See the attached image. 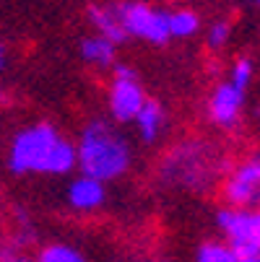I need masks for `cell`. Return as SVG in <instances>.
I'll use <instances>...</instances> for the list:
<instances>
[{
  "label": "cell",
  "instance_id": "1",
  "mask_svg": "<svg viewBox=\"0 0 260 262\" xmlns=\"http://www.w3.org/2000/svg\"><path fill=\"white\" fill-rule=\"evenodd\" d=\"M73 166H76V145L52 125H31L18 130L8 151V169L13 174L60 177Z\"/></svg>",
  "mask_w": 260,
  "mask_h": 262
},
{
  "label": "cell",
  "instance_id": "2",
  "mask_svg": "<svg viewBox=\"0 0 260 262\" xmlns=\"http://www.w3.org/2000/svg\"><path fill=\"white\" fill-rule=\"evenodd\" d=\"M130 143L107 120H91L76 145V166L84 177L112 182L130 169Z\"/></svg>",
  "mask_w": 260,
  "mask_h": 262
},
{
  "label": "cell",
  "instance_id": "3",
  "mask_svg": "<svg viewBox=\"0 0 260 262\" xmlns=\"http://www.w3.org/2000/svg\"><path fill=\"white\" fill-rule=\"evenodd\" d=\"M211 148L203 143H182L167 156L162 177L169 184L203 190L211 179Z\"/></svg>",
  "mask_w": 260,
  "mask_h": 262
},
{
  "label": "cell",
  "instance_id": "4",
  "mask_svg": "<svg viewBox=\"0 0 260 262\" xmlns=\"http://www.w3.org/2000/svg\"><path fill=\"white\" fill-rule=\"evenodd\" d=\"M117 16H120V24L128 34V39L135 36V39L151 42V45H167L172 39L167 13L159 8L128 0V3H117Z\"/></svg>",
  "mask_w": 260,
  "mask_h": 262
},
{
  "label": "cell",
  "instance_id": "5",
  "mask_svg": "<svg viewBox=\"0 0 260 262\" xmlns=\"http://www.w3.org/2000/svg\"><path fill=\"white\" fill-rule=\"evenodd\" d=\"M146 104V91L133 68H115V78L109 83V109L117 122H133Z\"/></svg>",
  "mask_w": 260,
  "mask_h": 262
},
{
  "label": "cell",
  "instance_id": "6",
  "mask_svg": "<svg viewBox=\"0 0 260 262\" xmlns=\"http://www.w3.org/2000/svg\"><path fill=\"white\" fill-rule=\"evenodd\" d=\"M224 198L229 208L260 205V156L239 164L224 182Z\"/></svg>",
  "mask_w": 260,
  "mask_h": 262
},
{
  "label": "cell",
  "instance_id": "7",
  "mask_svg": "<svg viewBox=\"0 0 260 262\" xmlns=\"http://www.w3.org/2000/svg\"><path fill=\"white\" fill-rule=\"evenodd\" d=\"M216 223L229 239V247L237 244H257V218L250 208H224L216 213Z\"/></svg>",
  "mask_w": 260,
  "mask_h": 262
},
{
  "label": "cell",
  "instance_id": "8",
  "mask_svg": "<svg viewBox=\"0 0 260 262\" xmlns=\"http://www.w3.org/2000/svg\"><path fill=\"white\" fill-rule=\"evenodd\" d=\"M242 101H245V91H239L237 86H232L227 81L213 91L211 104H208V115L218 127H234L237 117H239V109H242Z\"/></svg>",
  "mask_w": 260,
  "mask_h": 262
},
{
  "label": "cell",
  "instance_id": "9",
  "mask_svg": "<svg viewBox=\"0 0 260 262\" xmlns=\"http://www.w3.org/2000/svg\"><path fill=\"white\" fill-rule=\"evenodd\" d=\"M107 200V190H104V182L91 179V177H78L73 179L68 187V205L78 213H91L99 210Z\"/></svg>",
  "mask_w": 260,
  "mask_h": 262
},
{
  "label": "cell",
  "instance_id": "10",
  "mask_svg": "<svg viewBox=\"0 0 260 262\" xmlns=\"http://www.w3.org/2000/svg\"><path fill=\"white\" fill-rule=\"evenodd\" d=\"M89 21L96 29V34L104 36V39H109L115 47L128 39V34L120 24V16H117V3H94V6H89Z\"/></svg>",
  "mask_w": 260,
  "mask_h": 262
},
{
  "label": "cell",
  "instance_id": "11",
  "mask_svg": "<svg viewBox=\"0 0 260 262\" xmlns=\"http://www.w3.org/2000/svg\"><path fill=\"white\" fill-rule=\"evenodd\" d=\"M133 122H135L138 135H141L143 143H156L159 135H162V130H164V109H162V104L146 99L143 109L138 112V117Z\"/></svg>",
  "mask_w": 260,
  "mask_h": 262
},
{
  "label": "cell",
  "instance_id": "12",
  "mask_svg": "<svg viewBox=\"0 0 260 262\" xmlns=\"http://www.w3.org/2000/svg\"><path fill=\"white\" fill-rule=\"evenodd\" d=\"M78 52L86 62L96 65V68H107V65H112L115 60V45L104 39V36H86V39H81L78 45Z\"/></svg>",
  "mask_w": 260,
  "mask_h": 262
},
{
  "label": "cell",
  "instance_id": "13",
  "mask_svg": "<svg viewBox=\"0 0 260 262\" xmlns=\"http://www.w3.org/2000/svg\"><path fill=\"white\" fill-rule=\"evenodd\" d=\"M167 21H169V36H177V39H188V36H193L201 29L198 13L188 11V8L167 13Z\"/></svg>",
  "mask_w": 260,
  "mask_h": 262
},
{
  "label": "cell",
  "instance_id": "14",
  "mask_svg": "<svg viewBox=\"0 0 260 262\" xmlns=\"http://www.w3.org/2000/svg\"><path fill=\"white\" fill-rule=\"evenodd\" d=\"M34 262H86V257L68 244H47L36 252Z\"/></svg>",
  "mask_w": 260,
  "mask_h": 262
},
{
  "label": "cell",
  "instance_id": "15",
  "mask_svg": "<svg viewBox=\"0 0 260 262\" xmlns=\"http://www.w3.org/2000/svg\"><path fill=\"white\" fill-rule=\"evenodd\" d=\"M195 262H234V252L229 244H218V242H208L201 247L198 259Z\"/></svg>",
  "mask_w": 260,
  "mask_h": 262
},
{
  "label": "cell",
  "instance_id": "16",
  "mask_svg": "<svg viewBox=\"0 0 260 262\" xmlns=\"http://www.w3.org/2000/svg\"><path fill=\"white\" fill-rule=\"evenodd\" d=\"M250 81H252V62L250 60H237L232 73H229V83L237 86L239 91H247Z\"/></svg>",
  "mask_w": 260,
  "mask_h": 262
},
{
  "label": "cell",
  "instance_id": "17",
  "mask_svg": "<svg viewBox=\"0 0 260 262\" xmlns=\"http://www.w3.org/2000/svg\"><path fill=\"white\" fill-rule=\"evenodd\" d=\"M229 31H232L229 21H216V24L208 29V47H211V50H221V47L229 42Z\"/></svg>",
  "mask_w": 260,
  "mask_h": 262
},
{
  "label": "cell",
  "instance_id": "18",
  "mask_svg": "<svg viewBox=\"0 0 260 262\" xmlns=\"http://www.w3.org/2000/svg\"><path fill=\"white\" fill-rule=\"evenodd\" d=\"M234 262H260V247L257 244H237L232 247Z\"/></svg>",
  "mask_w": 260,
  "mask_h": 262
},
{
  "label": "cell",
  "instance_id": "19",
  "mask_svg": "<svg viewBox=\"0 0 260 262\" xmlns=\"http://www.w3.org/2000/svg\"><path fill=\"white\" fill-rule=\"evenodd\" d=\"M0 262H31L18 247H0Z\"/></svg>",
  "mask_w": 260,
  "mask_h": 262
},
{
  "label": "cell",
  "instance_id": "20",
  "mask_svg": "<svg viewBox=\"0 0 260 262\" xmlns=\"http://www.w3.org/2000/svg\"><path fill=\"white\" fill-rule=\"evenodd\" d=\"M6 62H8V50H6L3 45H0V70L6 68Z\"/></svg>",
  "mask_w": 260,
  "mask_h": 262
},
{
  "label": "cell",
  "instance_id": "21",
  "mask_svg": "<svg viewBox=\"0 0 260 262\" xmlns=\"http://www.w3.org/2000/svg\"><path fill=\"white\" fill-rule=\"evenodd\" d=\"M255 218H257V242H260V208L255 210Z\"/></svg>",
  "mask_w": 260,
  "mask_h": 262
},
{
  "label": "cell",
  "instance_id": "22",
  "mask_svg": "<svg viewBox=\"0 0 260 262\" xmlns=\"http://www.w3.org/2000/svg\"><path fill=\"white\" fill-rule=\"evenodd\" d=\"M143 262H167V259H143Z\"/></svg>",
  "mask_w": 260,
  "mask_h": 262
},
{
  "label": "cell",
  "instance_id": "23",
  "mask_svg": "<svg viewBox=\"0 0 260 262\" xmlns=\"http://www.w3.org/2000/svg\"><path fill=\"white\" fill-rule=\"evenodd\" d=\"M252 6H257V8H260V0H252Z\"/></svg>",
  "mask_w": 260,
  "mask_h": 262
}]
</instances>
